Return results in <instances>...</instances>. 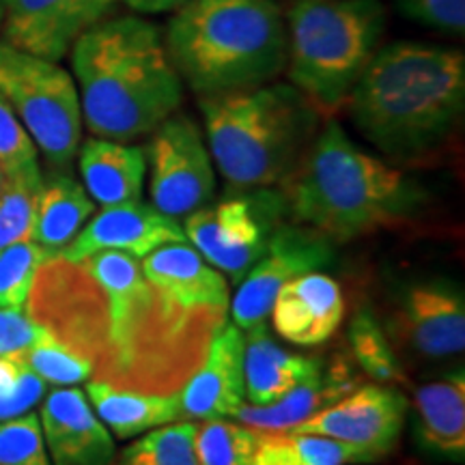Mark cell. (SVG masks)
I'll return each mask as SVG.
<instances>
[{
  "label": "cell",
  "mask_w": 465,
  "mask_h": 465,
  "mask_svg": "<svg viewBox=\"0 0 465 465\" xmlns=\"http://www.w3.org/2000/svg\"><path fill=\"white\" fill-rule=\"evenodd\" d=\"M212 160L235 190L276 188L315 141L323 114L293 84L199 97Z\"/></svg>",
  "instance_id": "obj_6"
},
{
  "label": "cell",
  "mask_w": 465,
  "mask_h": 465,
  "mask_svg": "<svg viewBox=\"0 0 465 465\" xmlns=\"http://www.w3.org/2000/svg\"><path fill=\"white\" fill-rule=\"evenodd\" d=\"M83 121L97 138L149 136L183 102L162 31L136 15L104 17L72 48Z\"/></svg>",
  "instance_id": "obj_3"
},
{
  "label": "cell",
  "mask_w": 465,
  "mask_h": 465,
  "mask_svg": "<svg viewBox=\"0 0 465 465\" xmlns=\"http://www.w3.org/2000/svg\"><path fill=\"white\" fill-rule=\"evenodd\" d=\"M144 149L151 205L173 218H185L212 203L216 171L201 125L174 113L149 134Z\"/></svg>",
  "instance_id": "obj_11"
},
{
  "label": "cell",
  "mask_w": 465,
  "mask_h": 465,
  "mask_svg": "<svg viewBox=\"0 0 465 465\" xmlns=\"http://www.w3.org/2000/svg\"><path fill=\"white\" fill-rule=\"evenodd\" d=\"M52 465H110L114 440L78 388H58L39 411Z\"/></svg>",
  "instance_id": "obj_16"
},
{
  "label": "cell",
  "mask_w": 465,
  "mask_h": 465,
  "mask_svg": "<svg viewBox=\"0 0 465 465\" xmlns=\"http://www.w3.org/2000/svg\"><path fill=\"white\" fill-rule=\"evenodd\" d=\"M259 431L224 418L201 420L194 431V452L201 465H250Z\"/></svg>",
  "instance_id": "obj_30"
},
{
  "label": "cell",
  "mask_w": 465,
  "mask_h": 465,
  "mask_svg": "<svg viewBox=\"0 0 465 465\" xmlns=\"http://www.w3.org/2000/svg\"><path fill=\"white\" fill-rule=\"evenodd\" d=\"M183 242H188V237L177 218L136 201L104 207L100 213L91 216L61 257L80 261L100 250H119L143 259L166 243Z\"/></svg>",
  "instance_id": "obj_15"
},
{
  "label": "cell",
  "mask_w": 465,
  "mask_h": 465,
  "mask_svg": "<svg viewBox=\"0 0 465 465\" xmlns=\"http://www.w3.org/2000/svg\"><path fill=\"white\" fill-rule=\"evenodd\" d=\"M243 401V332L235 323H224L209 342L203 364L179 391L182 418H232Z\"/></svg>",
  "instance_id": "obj_17"
},
{
  "label": "cell",
  "mask_w": 465,
  "mask_h": 465,
  "mask_svg": "<svg viewBox=\"0 0 465 465\" xmlns=\"http://www.w3.org/2000/svg\"><path fill=\"white\" fill-rule=\"evenodd\" d=\"M95 213V201L84 185L67 173L44 177L37 199L33 242L52 254H61Z\"/></svg>",
  "instance_id": "obj_25"
},
{
  "label": "cell",
  "mask_w": 465,
  "mask_h": 465,
  "mask_svg": "<svg viewBox=\"0 0 465 465\" xmlns=\"http://www.w3.org/2000/svg\"><path fill=\"white\" fill-rule=\"evenodd\" d=\"M360 375L342 356H336L330 364H322L293 391H289L270 405H240L232 414L237 422L257 431H287L295 424L308 420L323 407L336 403L351 391H356Z\"/></svg>",
  "instance_id": "obj_21"
},
{
  "label": "cell",
  "mask_w": 465,
  "mask_h": 465,
  "mask_svg": "<svg viewBox=\"0 0 465 465\" xmlns=\"http://www.w3.org/2000/svg\"><path fill=\"white\" fill-rule=\"evenodd\" d=\"M44 330L22 311L0 308V358L25 353Z\"/></svg>",
  "instance_id": "obj_37"
},
{
  "label": "cell",
  "mask_w": 465,
  "mask_h": 465,
  "mask_svg": "<svg viewBox=\"0 0 465 465\" xmlns=\"http://www.w3.org/2000/svg\"><path fill=\"white\" fill-rule=\"evenodd\" d=\"M194 422H171L134 440L110 465H201L194 452Z\"/></svg>",
  "instance_id": "obj_29"
},
{
  "label": "cell",
  "mask_w": 465,
  "mask_h": 465,
  "mask_svg": "<svg viewBox=\"0 0 465 465\" xmlns=\"http://www.w3.org/2000/svg\"><path fill=\"white\" fill-rule=\"evenodd\" d=\"M349 345L360 371L386 386H403L407 375L403 364L383 330L381 319L371 308H358L349 322Z\"/></svg>",
  "instance_id": "obj_27"
},
{
  "label": "cell",
  "mask_w": 465,
  "mask_h": 465,
  "mask_svg": "<svg viewBox=\"0 0 465 465\" xmlns=\"http://www.w3.org/2000/svg\"><path fill=\"white\" fill-rule=\"evenodd\" d=\"M86 399L95 416L106 424L116 440H134L151 429L164 427L182 418L179 392L174 394H138L119 391L106 381L89 380Z\"/></svg>",
  "instance_id": "obj_24"
},
{
  "label": "cell",
  "mask_w": 465,
  "mask_h": 465,
  "mask_svg": "<svg viewBox=\"0 0 465 465\" xmlns=\"http://www.w3.org/2000/svg\"><path fill=\"white\" fill-rule=\"evenodd\" d=\"M78 168L84 190L102 207L141 201L147 158L138 144L93 136L80 143Z\"/></svg>",
  "instance_id": "obj_22"
},
{
  "label": "cell",
  "mask_w": 465,
  "mask_h": 465,
  "mask_svg": "<svg viewBox=\"0 0 465 465\" xmlns=\"http://www.w3.org/2000/svg\"><path fill=\"white\" fill-rule=\"evenodd\" d=\"M143 274L179 306L226 319L229 282L188 243H166L141 261Z\"/></svg>",
  "instance_id": "obj_19"
},
{
  "label": "cell",
  "mask_w": 465,
  "mask_h": 465,
  "mask_svg": "<svg viewBox=\"0 0 465 465\" xmlns=\"http://www.w3.org/2000/svg\"><path fill=\"white\" fill-rule=\"evenodd\" d=\"M397 356L449 362L465 351V298L449 278H418L397 289L383 317Z\"/></svg>",
  "instance_id": "obj_10"
},
{
  "label": "cell",
  "mask_w": 465,
  "mask_h": 465,
  "mask_svg": "<svg viewBox=\"0 0 465 465\" xmlns=\"http://www.w3.org/2000/svg\"><path fill=\"white\" fill-rule=\"evenodd\" d=\"M28 312L39 328L91 364V380L138 394H174L207 356L226 319L179 306L132 254H61L35 276Z\"/></svg>",
  "instance_id": "obj_1"
},
{
  "label": "cell",
  "mask_w": 465,
  "mask_h": 465,
  "mask_svg": "<svg viewBox=\"0 0 465 465\" xmlns=\"http://www.w3.org/2000/svg\"><path fill=\"white\" fill-rule=\"evenodd\" d=\"M44 394L45 381L33 373L25 353L0 358V422L33 411Z\"/></svg>",
  "instance_id": "obj_33"
},
{
  "label": "cell",
  "mask_w": 465,
  "mask_h": 465,
  "mask_svg": "<svg viewBox=\"0 0 465 465\" xmlns=\"http://www.w3.org/2000/svg\"><path fill=\"white\" fill-rule=\"evenodd\" d=\"M0 25H3V5H0Z\"/></svg>",
  "instance_id": "obj_40"
},
{
  "label": "cell",
  "mask_w": 465,
  "mask_h": 465,
  "mask_svg": "<svg viewBox=\"0 0 465 465\" xmlns=\"http://www.w3.org/2000/svg\"><path fill=\"white\" fill-rule=\"evenodd\" d=\"M114 3H124L136 14H168L182 7L185 0H114Z\"/></svg>",
  "instance_id": "obj_38"
},
{
  "label": "cell",
  "mask_w": 465,
  "mask_h": 465,
  "mask_svg": "<svg viewBox=\"0 0 465 465\" xmlns=\"http://www.w3.org/2000/svg\"><path fill=\"white\" fill-rule=\"evenodd\" d=\"M281 185L291 223L332 243L411 223L427 201L414 179L366 153L334 119Z\"/></svg>",
  "instance_id": "obj_4"
},
{
  "label": "cell",
  "mask_w": 465,
  "mask_h": 465,
  "mask_svg": "<svg viewBox=\"0 0 465 465\" xmlns=\"http://www.w3.org/2000/svg\"><path fill=\"white\" fill-rule=\"evenodd\" d=\"M0 465H52L39 414L28 411L0 422Z\"/></svg>",
  "instance_id": "obj_34"
},
{
  "label": "cell",
  "mask_w": 465,
  "mask_h": 465,
  "mask_svg": "<svg viewBox=\"0 0 465 465\" xmlns=\"http://www.w3.org/2000/svg\"><path fill=\"white\" fill-rule=\"evenodd\" d=\"M394 7L414 25L450 35L465 31V0H394Z\"/></svg>",
  "instance_id": "obj_35"
},
{
  "label": "cell",
  "mask_w": 465,
  "mask_h": 465,
  "mask_svg": "<svg viewBox=\"0 0 465 465\" xmlns=\"http://www.w3.org/2000/svg\"><path fill=\"white\" fill-rule=\"evenodd\" d=\"M0 164L5 173L39 164L37 147L3 95H0Z\"/></svg>",
  "instance_id": "obj_36"
},
{
  "label": "cell",
  "mask_w": 465,
  "mask_h": 465,
  "mask_svg": "<svg viewBox=\"0 0 465 465\" xmlns=\"http://www.w3.org/2000/svg\"><path fill=\"white\" fill-rule=\"evenodd\" d=\"M322 360L291 353L265 323L243 334V388L250 405H270L322 369Z\"/></svg>",
  "instance_id": "obj_23"
},
{
  "label": "cell",
  "mask_w": 465,
  "mask_h": 465,
  "mask_svg": "<svg viewBox=\"0 0 465 465\" xmlns=\"http://www.w3.org/2000/svg\"><path fill=\"white\" fill-rule=\"evenodd\" d=\"M345 104L353 125L377 151L397 164H420L461 127L463 52L420 42L383 45Z\"/></svg>",
  "instance_id": "obj_2"
},
{
  "label": "cell",
  "mask_w": 465,
  "mask_h": 465,
  "mask_svg": "<svg viewBox=\"0 0 465 465\" xmlns=\"http://www.w3.org/2000/svg\"><path fill=\"white\" fill-rule=\"evenodd\" d=\"M407 411L410 403L399 388L369 383L287 431L325 435L342 444L356 446L369 461H380L397 449Z\"/></svg>",
  "instance_id": "obj_13"
},
{
  "label": "cell",
  "mask_w": 465,
  "mask_h": 465,
  "mask_svg": "<svg viewBox=\"0 0 465 465\" xmlns=\"http://www.w3.org/2000/svg\"><path fill=\"white\" fill-rule=\"evenodd\" d=\"M334 263L332 242L322 232L295 223H284L274 232L265 254L243 276L232 304V322L242 332L270 317L278 291L308 272H322Z\"/></svg>",
  "instance_id": "obj_12"
},
{
  "label": "cell",
  "mask_w": 465,
  "mask_h": 465,
  "mask_svg": "<svg viewBox=\"0 0 465 465\" xmlns=\"http://www.w3.org/2000/svg\"><path fill=\"white\" fill-rule=\"evenodd\" d=\"M371 463L356 446L325 435L259 431L250 465H351Z\"/></svg>",
  "instance_id": "obj_26"
},
{
  "label": "cell",
  "mask_w": 465,
  "mask_h": 465,
  "mask_svg": "<svg viewBox=\"0 0 465 465\" xmlns=\"http://www.w3.org/2000/svg\"><path fill=\"white\" fill-rule=\"evenodd\" d=\"M218 205L196 209L185 216L183 232L209 265L240 284L263 257L274 232L287 223L282 192L248 188Z\"/></svg>",
  "instance_id": "obj_9"
},
{
  "label": "cell",
  "mask_w": 465,
  "mask_h": 465,
  "mask_svg": "<svg viewBox=\"0 0 465 465\" xmlns=\"http://www.w3.org/2000/svg\"><path fill=\"white\" fill-rule=\"evenodd\" d=\"M44 173L39 164L7 173L0 188V248L33 240Z\"/></svg>",
  "instance_id": "obj_28"
},
{
  "label": "cell",
  "mask_w": 465,
  "mask_h": 465,
  "mask_svg": "<svg viewBox=\"0 0 465 465\" xmlns=\"http://www.w3.org/2000/svg\"><path fill=\"white\" fill-rule=\"evenodd\" d=\"M0 95L52 171L67 173L83 143V108L72 74L58 63L0 44Z\"/></svg>",
  "instance_id": "obj_8"
},
{
  "label": "cell",
  "mask_w": 465,
  "mask_h": 465,
  "mask_svg": "<svg viewBox=\"0 0 465 465\" xmlns=\"http://www.w3.org/2000/svg\"><path fill=\"white\" fill-rule=\"evenodd\" d=\"M164 44L199 97L252 89L287 69V17L272 0H185Z\"/></svg>",
  "instance_id": "obj_5"
},
{
  "label": "cell",
  "mask_w": 465,
  "mask_h": 465,
  "mask_svg": "<svg viewBox=\"0 0 465 465\" xmlns=\"http://www.w3.org/2000/svg\"><path fill=\"white\" fill-rule=\"evenodd\" d=\"M25 360L35 375L42 377L45 383H54V386H74V383L89 381L93 375L91 364L84 358L58 342L45 330L26 349Z\"/></svg>",
  "instance_id": "obj_32"
},
{
  "label": "cell",
  "mask_w": 465,
  "mask_h": 465,
  "mask_svg": "<svg viewBox=\"0 0 465 465\" xmlns=\"http://www.w3.org/2000/svg\"><path fill=\"white\" fill-rule=\"evenodd\" d=\"M411 431L418 449L441 461L465 459V373L463 369L416 388Z\"/></svg>",
  "instance_id": "obj_20"
},
{
  "label": "cell",
  "mask_w": 465,
  "mask_h": 465,
  "mask_svg": "<svg viewBox=\"0 0 465 465\" xmlns=\"http://www.w3.org/2000/svg\"><path fill=\"white\" fill-rule=\"evenodd\" d=\"M52 257L33 240L0 248V308L25 311L39 267Z\"/></svg>",
  "instance_id": "obj_31"
},
{
  "label": "cell",
  "mask_w": 465,
  "mask_h": 465,
  "mask_svg": "<svg viewBox=\"0 0 465 465\" xmlns=\"http://www.w3.org/2000/svg\"><path fill=\"white\" fill-rule=\"evenodd\" d=\"M5 44L58 63L102 22L114 0H0Z\"/></svg>",
  "instance_id": "obj_14"
},
{
  "label": "cell",
  "mask_w": 465,
  "mask_h": 465,
  "mask_svg": "<svg viewBox=\"0 0 465 465\" xmlns=\"http://www.w3.org/2000/svg\"><path fill=\"white\" fill-rule=\"evenodd\" d=\"M386 31L381 0H298L287 15L291 84L334 114L373 61Z\"/></svg>",
  "instance_id": "obj_7"
},
{
  "label": "cell",
  "mask_w": 465,
  "mask_h": 465,
  "mask_svg": "<svg viewBox=\"0 0 465 465\" xmlns=\"http://www.w3.org/2000/svg\"><path fill=\"white\" fill-rule=\"evenodd\" d=\"M5 177H7V173H5L3 164H0V188H3V183H5Z\"/></svg>",
  "instance_id": "obj_39"
},
{
  "label": "cell",
  "mask_w": 465,
  "mask_h": 465,
  "mask_svg": "<svg viewBox=\"0 0 465 465\" xmlns=\"http://www.w3.org/2000/svg\"><path fill=\"white\" fill-rule=\"evenodd\" d=\"M276 334L298 347L323 345L345 317L341 284L323 272H308L278 291L270 311Z\"/></svg>",
  "instance_id": "obj_18"
}]
</instances>
